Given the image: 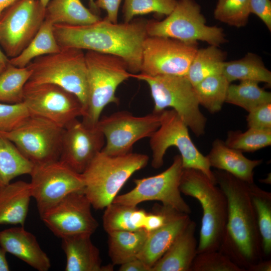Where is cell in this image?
<instances>
[{"label":"cell","mask_w":271,"mask_h":271,"mask_svg":"<svg viewBox=\"0 0 271 271\" xmlns=\"http://www.w3.org/2000/svg\"><path fill=\"white\" fill-rule=\"evenodd\" d=\"M147 20L134 19L128 23H113L105 18L92 24L53 25V32L61 48H76L112 55L125 62L129 72L140 73L143 45L148 36Z\"/></svg>","instance_id":"1"},{"label":"cell","mask_w":271,"mask_h":271,"mask_svg":"<svg viewBox=\"0 0 271 271\" xmlns=\"http://www.w3.org/2000/svg\"><path fill=\"white\" fill-rule=\"evenodd\" d=\"M213 172L215 183L227 201V222L219 250L243 271H248L263 259L248 183L222 170Z\"/></svg>","instance_id":"2"},{"label":"cell","mask_w":271,"mask_h":271,"mask_svg":"<svg viewBox=\"0 0 271 271\" xmlns=\"http://www.w3.org/2000/svg\"><path fill=\"white\" fill-rule=\"evenodd\" d=\"M179 188L184 195L197 199L202 208L197 253L219 250L227 218L224 193L203 173L190 168H183Z\"/></svg>","instance_id":"3"},{"label":"cell","mask_w":271,"mask_h":271,"mask_svg":"<svg viewBox=\"0 0 271 271\" xmlns=\"http://www.w3.org/2000/svg\"><path fill=\"white\" fill-rule=\"evenodd\" d=\"M148 156L132 152L120 156L99 152L82 173L84 193L95 209L111 203L125 183L136 171L145 167Z\"/></svg>","instance_id":"4"},{"label":"cell","mask_w":271,"mask_h":271,"mask_svg":"<svg viewBox=\"0 0 271 271\" xmlns=\"http://www.w3.org/2000/svg\"><path fill=\"white\" fill-rule=\"evenodd\" d=\"M88 99L82 122L95 126L104 107L109 103H119L115 95L117 87L129 77L125 62L117 56L88 50L85 53Z\"/></svg>","instance_id":"5"},{"label":"cell","mask_w":271,"mask_h":271,"mask_svg":"<svg viewBox=\"0 0 271 271\" xmlns=\"http://www.w3.org/2000/svg\"><path fill=\"white\" fill-rule=\"evenodd\" d=\"M27 67L32 70L27 83H51L60 86L77 96L85 113L88 87L83 50L71 47L61 48L57 53L35 58Z\"/></svg>","instance_id":"6"},{"label":"cell","mask_w":271,"mask_h":271,"mask_svg":"<svg viewBox=\"0 0 271 271\" xmlns=\"http://www.w3.org/2000/svg\"><path fill=\"white\" fill-rule=\"evenodd\" d=\"M132 77L149 86L154 102L153 112L160 113L171 107L197 137L205 133L206 118L199 108L194 87L186 76H150L133 74Z\"/></svg>","instance_id":"7"},{"label":"cell","mask_w":271,"mask_h":271,"mask_svg":"<svg viewBox=\"0 0 271 271\" xmlns=\"http://www.w3.org/2000/svg\"><path fill=\"white\" fill-rule=\"evenodd\" d=\"M148 36L175 39L186 43L198 41L219 47L226 42L223 30L206 24L200 6L194 0H177L173 11L163 20H147Z\"/></svg>","instance_id":"8"},{"label":"cell","mask_w":271,"mask_h":271,"mask_svg":"<svg viewBox=\"0 0 271 271\" xmlns=\"http://www.w3.org/2000/svg\"><path fill=\"white\" fill-rule=\"evenodd\" d=\"M160 125L150 137L152 152V166L161 168L164 157L171 147L177 148L180 153L184 169L198 170L215 183L213 172L206 157L195 146L188 131V127L173 109H165L160 113Z\"/></svg>","instance_id":"9"},{"label":"cell","mask_w":271,"mask_h":271,"mask_svg":"<svg viewBox=\"0 0 271 271\" xmlns=\"http://www.w3.org/2000/svg\"><path fill=\"white\" fill-rule=\"evenodd\" d=\"M64 128L30 115L13 130L0 132L11 141L34 165L59 160Z\"/></svg>","instance_id":"10"},{"label":"cell","mask_w":271,"mask_h":271,"mask_svg":"<svg viewBox=\"0 0 271 271\" xmlns=\"http://www.w3.org/2000/svg\"><path fill=\"white\" fill-rule=\"evenodd\" d=\"M45 18L38 0H17L0 16V46L12 58L18 56L36 36Z\"/></svg>","instance_id":"11"},{"label":"cell","mask_w":271,"mask_h":271,"mask_svg":"<svg viewBox=\"0 0 271 271\" xmlns=\"http://www.w3.org/2000/svg\"><path fill=\"white\" fill-rule=\"evenodd\" d=\"M183 170L180 155H176L171 165L155 176L135 179L129 192L116 196L112 202L136 206L147 201H158L162 205L189 214L191 210L181 196L180 182Z\"/></svg>","instance_id":"12"},{"label":"cell","mask_w":271,"mask_h":271,"mask_svg":"<svg viewBox=\"0 0 271 271\" xmlns=\"http://www.w3.org/2000/svg\"><path fill=\"white\" fill-rule=\"evenodd\" d=\"M23 102L30 115L45 118L64 128L85 114L77 96L51 83H26Z\"/></svg>","instance_id":"13"},{"label":"cell","mask_w":271,"mask_h":271,"mask_svg":"<svg viewBox=\"0 0 271 271\" xmlns=\"http://www.w3.org/2000/svg\"><path fill=\"white\" fill-rule=\"evenodd\" d=\"M160 125V113L154 112L137 116L123 110L104 116L97 124L105 141L101 151L110 156L130 153L137 142L150 138Z\"/></svg>","instance_id":"14"},{"label":"cell","mask_w":271,"mask_h":271,"mask_svg":"<svg viewBox=\"0 0 271 271\" xmlns=\"http://www.w3.org/2000/svg\"><path fill=\"white\" fill-rule=\"evenodd\" d=\"M32 197L41 216L70 193L83 190L84 182L78 173L60 160L34 165L30 175Z\"/></svg>","instance_id":"15"},{"label":"cell","mask_w":271,"mask_h":271,"mask_svg":"<svg viewBox=\"0 0 271 271\" xmlns=\"http://www.w3.org/2000/svg\"><path fill=\"white\" fill-rule=\"evenodd\" d=\"M197 44L148 36L143 45L140 73L150 76H186L198 49Z\"/></svg>","instance_id":"16"},{"label":"cell","mask_w":271,"mask_h":271,"mask_svg":"<svg viewBox=\"0 0 271 271\" xmlns=\"http://www.w3.org/2000/svg\"><path fill=\"white\" fill-rule=\"evenodd\" d=\"M91 206L83 190L75 191L40 217L48 229L60 238L76 234L92 235L98 223L92 214Z\"/></svg>","instance_id":"17"},{"label":"cell","mask_w":271,"mask_h":271,"mask_svg":"<svg viewBox=\"0 0 271 271\" xmlns=\"http://www.w3.org/2000/svg\"><path fill=\"white\" fill-rule=\"evenodd\" d=\"M105 142L97 125L89 126L76 119L64 128L59 160L82 174L101 151Z\"/></svg>","instance_id":"18"},{"label":"cell","mask_w":271,"mask_h":271,"mask_svg":"<svg viewBox=\"0 0 271 271\" xmlns=\"http://www.w3.org/2000/svg\"><path fill=\"white\" fill-rule=\"evenodd\" d=\"M0 247L38 271H47L51 267L50 259L36 236L24 226L0 231Z\"/></svg>","instance_id":"19"},{"label":"cell","mask_w":271,"mask_h":271,"mask_svg":"<svg viewBox=\"0 0 271 271\" xmlns=\"http://www.w3.org/2000/svg\"><path fill=\"white\" fill-rule=\"evenodd\" d=\"M86 234L61 238V247L66 255V271H111L113 264L102 265L99 249Z\"/></svg>","instance_id":"20"},{"label":"cell","mask_w":271,"mask_h":271,"mask_svg":"<svg viewBox=\"0 0 271 271\" xmlns=\"http://www.w3.org/2000/svg\"><path fill=\"white\" fill-rule=\"evenodd\" d=\"M206 157L211 167L225 171L248 184L254 182V169L262 162L261 159L246 158L241 152L228 147L218 139L214 141Z\"/></svg>","instance_id":"21"},{"label":"cell","mask_w":271,"mask_h":271,"mask_svg":"<svg viewBox=\"0 0 271 271\" xmlns=\"http://www.w3.org/2000/svg\"><path fill=\"white\" fill-rule=\"evenodd\" d=\"M196 223L191 220L164 255L152 267V271H190L197 253Z\"/></svg>","instance_id":"22"},{"label":"cell","mask_w":271,"mask_h":271,"mask_svg":"<svg viewBox=\"0 0 271 271\" xmlns=\"http://www.w3.org/2000/svg\"><path fill=\"white\" fill-rule=\"evenodd\" d=\"M191 219L189 214L181 213L161 227L148 233L138 258L152 269L155 263L167 251Z\"/></svg>","instance_id":"23"},{"label":"cell","mask_w":271,"mask_h":271,"mask_svg":"<svg viewBox=\"0 0 271 271\" xmlns=\"http://www.w3.org/2000/svg\"><path fill=\"white\" fill-rule=\"evenodd\" d=\"M32 195L30 183L18 181L0 189V225L24 226Z\"/></svg>","instance_id":"24"},{"label":"cell","mask_w":271,"mask_h":271,"mask_svg":"<svg viewBox=\"0 0 271 271\" xmlns=\"http://www.w3.org/2000/svg\"><path fill=\"white\" fill-rule=\"evenodd\" d=\"M45 19L53 25L84 26L101 18L86 8L80 0H50L45 8Z\"/></svg>","instance_id":"25"},{"label":"cell","mask_w":271,"mask_h":271,"mask_svg":"<svg viewBox=\"0 0 271 271\" xmlns=\"http://www.w3.org/2000/svg\"><path fill=\"white\" fill-rule=\"evenodd\" d=\"M108 254L114 265H121L138 257L142 250L148 232L144 229L137 231H114L108 233Z\"/></svg>","instance_id":"26"},{"label":"cell","mask_w":271,"mask_h":271,"mask_svg":"<svg viewBox=\"0 0 271 271\" xmlns=\"http://www.w3.org/2000/svg\"><path fill=\"white\" fill-rule=\"evenodd\" d=\"M102 217L103 227L108 233L114 231L142 229L147 212L137 206L112 202L106 207Z\"/></svg>","instance_id":"27"},{"label":"cell","mask_w":271,"mask_h":271,"mask_svg":"<svg viewBox=\"0 0 271 271\" xmlns=\"http://www.w3.org/2000/svg\"><path fill=\"white\" fill-rule=\"evenodd\" d=\"M222 74L231 83L235 80L253 81L271 84V72L260 57L248 53L243 58L225 62Z\"/></svg>","instance_id":"28"},{"label":"cell","mask_w":271,"mask_h":271,"mask_svg":"<svg viewBox=\"0 0 271 271\" xmlns=\"http://www.w3.org/2000/svg\"><path fill=\"white\" fill-rule=\"evenodd\" d=\"M34 165L0 133V189L21 175H30Z\"/></svg>","instance_id":"29"},{"label":"cell","mask_w":271,"mask_h":271,"mask_svg":"<svg viewBox=\"0 0 271 271\" xmlns=\"http://www.w3.org/2000/svg\"><path fill=\"white\" fill-rule=\"evenodd\" d=\"M226 55L214 45L198 49L186 76L194 86L209 76L222 74Z\"/></svg>","instance_id":"30"},{"label":"cell","mask_w":271,"mask_h":271,"mask_svg":"<svg viewBox=\"0 0 271 271\" xmlns=\"http://www.w3.org/2000/svg\"><path fill=\"white\" fill-rule=\"evenodd\" d=\"M248 187L261 237L263 257L269 259L271 254V193L262 190L254 182L248 184Z\"/></svg>","instance_id":"31"},{"label":"cell","mask_w":271,"mask_h":271,"mask_svg":"<svg viewBox=\"0 0 271 271\" xmlns=\"http://www.w3.org/2000/svg\"><path fill=\"white\" fill-rule=\"evenodd\" d=\"M60 50L54 35L53 24L45 19L39 31L27 47L18 56L10 58V63L18 67H26L35 58L57 53Z\"/></svg>","instance_id":"32"},{"label":"cell","mask_w":271,"mask_h":271,"mask_svg":"<svg viewBox=\"0 0 271 271\" xmlns=\"http://www.w3.org/2000/svg\"><path fill=\"white\" fill-rule=\"evenodd\" d=\"M230 83L222 74L209 76L194 85L200 105L212 113L219 111L225 102Z\"/></svg>","instance_id":"33"},{"label":"cell","mask_w":271,"mask_h":271,"mask_svg":"<svg viewBox=\"0 0 271 271\" xmlns=\"http://www.w3.org/2000/svg\"><path fill=\"white\" fill-rule=\"evenodd\" d=\"M225 102L249 112L258 106L271 103V93L260 87L257 82L241 81L238 84H229Z\"/></svg>","instance_id":"34"},{"label":"cell","mask_w":271,"mask_h":271,"mask_svg":"<svg viewBox=\"0 0 271 271\" xmlns=\"http://www.w3.org/2000/svg\"><path fill=\"white\" fill-rule=\"evenodd\" d=\"M31 74L27 66L20 68L9 62L0 74V103L23 102L24 87Z\"/></svg>","instance_id":"35"},{"label":"cell","mask_w":271,"mask_h":271,"mask_svg":"<svg viewBox=\"0 0 271 271\" xmlns=\"http://www.w3.org/2000/svg\"><path fill=\"white\" fill-rule=\"evenodd\" d=\"M225 144L243 152H254L271 145V130L252 128L242 132L231 130L228 132Z\"/></svg>","instance_id":"36"},{"label":"cell","mask_w":271,"mask_h":271,"mask_svg":"<svg viewBox=\"0 0 271 271\" xmlns=\"http://www.w3.org/2000/svg\"><path fill=\"white\" fill-rule=\"evenodd\" d=\"M250 14L249 0H218L214 11V18L229 26H246Z\"/></svg>","instance_id":"37"},{"label":"cell","mask_w":271,"mask_h":271,"mask_svg":"<svg viewBox=\"0 0 271 271\" xmlns=\"http://www.w3.org/2000/svg\"><path fill=\"white\" fill-rule=\"evenodd\" d=\"M177 0H124L122 7L124 23H128L134 17L154 13L168 16L174 9Z\"/></svg>","instance_id":"38"},{"label":"cell","mask_w":271,"mask_h":271,"mask_svg":"<svg viewBox=\"0 0 271 271\" xmlns=\"http://www.w3.org/2000/svg\"><path fill=\"white\" fill-rule=\"evenodd\" d=\"M190 271H243L227 255L218 250L197 253Z\"/></svg>","instance_id":"39"},{"label":"cell","mask_w":271,"mask_h":271,"mask_svg":"<svg viewBox=\"0 0 271 271\" xmlns=\"http://www.w3.org/2000/svg\"><path fill=\"white\" fill-rule=\"evenodd\" d=\"M30 115L23 102L17 104L0 103V132H9Z\"/></svg>","instance_id":"40"},{"label":"cell","mask_w":271,"mask_h":271,"mask_svg":"<svg viewBox=\"0 0 271 271\" xmlns=\"http://www.w3.org/2000/svg\"><path fill=\"white\" fill-rule=\"evenodd\" d=\"M246 121L248 128L271 130V103L261 105L248 112Z\"/></svg>","instance_id":"41"},{"label":"cell","mask_w":271,"mask_h":271,"mask_svg":"<svg viewBox=\"0 0 271 271\" xmlns=\"http://www.w3.org/2000/svg\"><path fill=\"white\" fill-rule=\"evenodd\" d=\"M250 14L257 16L271 31V2L270 0H249Z\"/></svg>","instance_id":"42"},{"label":"cell","mask_w":271,"mask_h":271,"mask_svg":"<svg viewBox=\"0 0 271 271\" xmlns=\"http://www.w3.org/2000/svg\"><path fill=\"white\" fill-rule=\"evenodd\" d=\"M122 0H96V7L100 10L103 9L106 12L107 15L104 18L107 21L117 23L119 7Z\"/></svg>","instance_id":"43"},{"label":"cell","mask_w":271,"mask_h":271,"mask_svg":"<svg viewBox=\"0 0 271 271\" xmlns=\"http://www.w3.org/2000/svg\"><path fill=\"white\" fill-rule=\"evenodd\" d=\"M120 271H152L151 268L144 261L137 257L121 265Z\"/></svg>","instance_id":"44"},{"label":"cell","mask_w":271,"mask_h":271,"mask_svg":"<svg viewBox=\"0 0 271 271\" xmlns=\"http://www.w3.org/2000/svg\"><path fill=\"white\" fill-rule=\"evenodd\" d=\"M271 260L270 259H263L249 268L248 271H270Z\"/></svg>","instance_id":"45"},{"label":"cell","mask_w":271,"mask_h":271,"mask_svg":"<svg viewBox=\"0 0 271 271\" xmlns=\"http://www.w3.org/2000/svg\"><path fill=\"white\" fill-rule=\"evenodd\" d=\"M6 254V251L0 247V271L10 270Z\"/></svg>","instance_id":"46"},{"label":"cell","mask_w":271,"mask_h":271,"mask_svg":"<svg viewBox=\"0 0 271 271\" xmlns=\"http://www.w3.org/2000/svg\"><path fill=\"white\" fill-rule=\"evenodd\" d=\"M17 0H0V16L2 12Z\"/></svg>","instance_id":"47"},{"label":"cell","mask_w":271,"mask_h":271,"mask_svg":"<svg viewBox=\"0 0 271 271\" xmlns=\"http://www.w3.org/2000/svg\"><path fill=\"white\" fill-rule=\"evenodd\" d=\"M0 62L7 65L10 62V59L5 55L0 48Z\"/></svg>","instance_id":"48"},{"label":"cell","mask_w":271,"mask_h":271,"mask_svg":"<svg viewBox=\"0 0 271 271\" xmlns=\"http://www.w3.org/2000/svg\"><path fill=\"white\" fill-rule=\"evenodd\" d=\"M89 4L90 10L94 14L98 15L99 10L96 7L94 0H89Z\"/></svg>","instance_id":"49"},{"label":"cell","mask_w":271,"mask_h":271,"mask_svg":"<svg viewBox=\"0 0 271 271\" xmlns=\"http://www.w3.org/2000/svg\"><path fill=\"white\" fill-rule=\"evenodd\" d=\"M40 1L42 5L46 8L50 0H38Z\"/></svg>","instance_id":"50"},{"label":"cell","mask_w":271,"mask_h":271,"mask_svg":"<svg viewBox=\"0 0 271 271\" xmlns=\"http://www.w3.org/2000/svg\"><path fill=\"white\" fill-rule=\"evenodd\" d=\"M7 65H5L0 62V74L3 72V71L6 68Z\"/></svg>","instance_id":"51"}]
</instances>
